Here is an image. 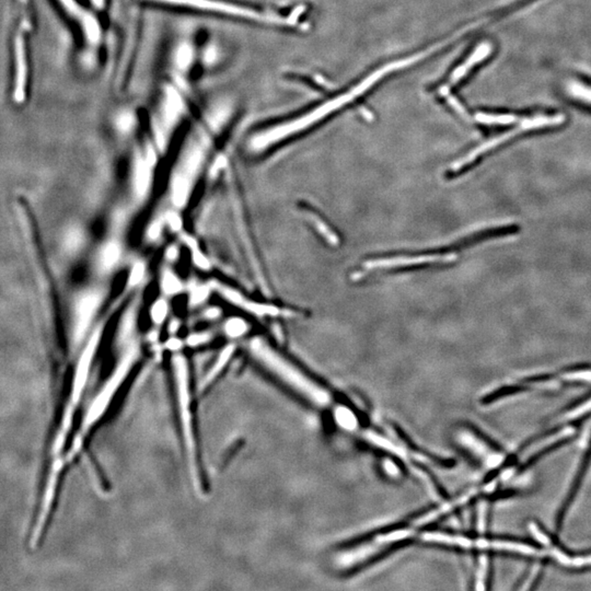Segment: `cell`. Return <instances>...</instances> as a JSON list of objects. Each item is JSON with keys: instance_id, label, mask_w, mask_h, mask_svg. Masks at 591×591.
<instances>
[{"instance_id": "cell-20", "label": "cell", "mask_w": 591, "mask_h": 591, "mask_svg": "<svg viewBox=\"0 0 591 591\" xmlns=\"http://www.w3.org/2000/svg\"><path fill=\"white\" fill-rule=\"evenodd\" d=\"M135 319H136V312H135L134 308H131L126 312L123 320H122L121 329H120V337L122 340H126L133 332L134 327H135Z\"/></svg>"}, {"instance_id": "cell-32", "label": "cell", "mask_w": 591, "mask_h": 591, "mask_svg": "<svg viewBox=\"0 0 591 591\" xmlns=\"http://www.w3.org/2000/svg\"><path fill=\"white\" fill-rule=\"evenodd\" d=\"M383 468H385V472H387L389 476H397L399 474L398 467L395 466L392 461H385V462H383Z\"/></svg>"}, {"instance_id": "cell-15", "label": "cell", "mask_w": 591, "mask_h": 591, "mask_svg": "<svg viewBox=\"0 0 591 591\" xmlns=\"http://www.w3.org/2000/svg\"><path fill=\"white\" fill-rule=\"evenodd\" d=\"M476 121L486 124V125H511V124L520 121L518 116L506 113H478L476 114Z\"/></svg>"}, {"instance_id": "cell-6", "label": "cell", "mask_w": 591, "mask_h": 591, "mask_svg": "<svg viewBox=\"0 0 591 591\" xmlns=\"http://www.w3.org/2000/svg\"><path fill=\"white\" fill-rule=\"evenodd\" d=\"M201 164V151L192 150L174 174L171 183V197L176 206L183 207L187 204Z\"/></svg>"}, {"instance_id": "cell-28", "label": "cell", "mask_w": 591, "mask_h": 591, "mask_svg": "<svg viewBox=\"0 0 591 591\" xmlns=\"http://www.w3.org/2000/svg\"><path fill=\"white\" fill-rule=\"evenodd\" d=\"M208 297V290L206 287H199L192 292V302L193 304H201Z\"/></svg>"}, {"instance_id": "cell-29", "label": "cell", "mask_w": 591, "mask_h": 591, "mask_svg": "<svg viewBox=\"0 0 591 591\" xmlns=\"http://www.w3.org/2000/svg\"><path fill=\"white\" fill-rule=\"evenodd\" d=\"M166 222H168L169 226L171 227L172 229L178 230L181 229L182 227V220L180 218L179 215L176 214V213H169L166 215Z\"/></svg>"}, {"instance_id": "cell-12", "label": "cell", "mask_w": 591, "mask_h": 591, "mask_svg": "<svg viewBox=\"0 0 591 591\" xmlns=\"http://www.w3.org/2000/svg\"><path fill=\"white\" fill-rule=\"evenodd\" d=\"M553 546L554 556L555 559L567 567H577V569H583V567H591V552L586 554H581V555H573L569 554L567 550L560 548L557 542L554 540L551 544Z\"/></svg>"}, {"instance_id": "cell-25", "label": "cell", "mask_w": 591, "mask_h": 591, "mask_svg": "<svg viewBox=\"0 0 591 591\" xmlns=\"http://www.w3.org/2000/svg\"><path fill=\"white\" fill-rule=\"evenodd\" d=\"M143 275H145V265L141 262L134 265L131 269V274H129V285L131 287L136 286L143 280Z\"/></svg>"}, {"instance_id": "cell-18", "label": "cell", "mask_w": 591, "mask_h": 591, "mask_svg": "<svg viewBox=\"0 0 591 591\" xmlns=\"http://www.w3.org/2000/svg\"><path fill=\"white\" fill-rule=\"evenodd\" d=\"M232 354H234V348H232V345H229L228 348H225V350H222V353L220 354V356H219L218 359H217L214 367H213L212 370L209 371L207 378H205V383H211V380L214 379V378L218 375L219 371H220V370L226 366L227 362H228V360L230 359Z\"/></svg>"}, {"instance_id": "cell-13", "label": "cell", "mask_w": 591, "mask_h": 591, "mask_svg": "<svg viewBox=\"0 0 591 591\" xmlns=\"http://www.w3.org/2000/svg\"><path fill=\"white\" fill-rule=\"evenodd\" d=\"M151 162L149 160H138L134 170V190L137 197L146 195L151 182Z\"/></svg>"}, {"instance_id": "cell-17", "label": "cell", "mask_w": 591, "mask_h": 591, "mask_svg": "<svg viewBox=\"0 0 591 591\" xmlns=\"http://www.w3.org/2000/svg\"><path fill=\"white\" fill-rule=\"evenodd\" d=\"M337 424L344 429L354 430L358 427V420L350 408L339 406L334 412Z\"/></svg>"}, {"instance_id": "cell-2", "label": "cell", "mask_w": 591, "mask_h": 591, "mask_svg": "<svg viewBox=\"0 0 591 591\" xmlns=\"http://www.w3.org/2000/svg\"><path fill=\"white\" fill-rule=\"evenodd\" d=\"M174 381H176V400L179 406L180 422H181L182 439L185 453L189 459L190 473L194 485L199 490L203 488V473H201V458L197 446V428L194 420L193 394H192L190 371L187 362L182 355L173 357Z\"/></svg>"}, {"instance_id": "cell-24", "label": "cell", "mask_w": 591, "mask_h": 591, "mask_svg": "<svg viewBox=\"0 0 591 591\" xmlns=\"http://www.w3.org/2000/svg\"><path fill=\"white\" fill-rule=\"evenodd\" d=\"M525 390H527V387H520V385L505 387H503V389H501V390L496 391V392L492 393V394L486 397L484 402H491V401L497 400V399L501 398V397H506V395L509 394H515V393L522 392V391Z\"/></svg>"}, {"instance_id": "cell-9", "label": "cell", "mask_w": 591, "mask_h": 591, "mask_svg": "<svg viewBox=\"0 0 591 591\" xmlns=\"http://www.w3.org/2000/svg\"><path fill=\"white\" fill-rule=\"evenodd\" d=\"M453 255H423L414 257H394V259H376L366 263L367 269H394V267L410 266V265L424 264V263H437V262L451 261Z\"/></svg>"}, {"instance_id": "cell-14", "label": "cell", "mask_w": 591, "mask_h": 591, "mask_svg": "<svg viewBox=\"0 0 591 591\" xmlns=\"http://www.w3.org/2000/svg\"><path fill=\"white\" fill-rule=\"evenodd\" d=\"M121 257V247L118 242H108L101 250L99 255V267L104 272L111 271Z\"/></svg>"}, {"instance_id": "cell-3", "label": "cell", "mask_w": 591, "mask_h": 591, "mask_svg": "<svg viewBox=\"0 0 591 591\" xmlns=\"http://www.w3.org/2000/svg\"><path fill=\"white\" fill-rule=\"evenodd\" d=\"M394 71H397L395 63L389 64V65L385 66L383 69L371 73L368 78L362 81L358 86L348 91V94H343V96L339 97V98L323 104V106L315 108V111L307 114L304 118H300L299 120H296V121L283 124V125L277 126L274 129H269V131L259 134L255 138L252 139V148L255 149V150H261V149L271 146L272 143L286 138V137L290 136L292 134L297 133V131H301V129H307L308 126L319 121L323 116L330 114L331 112L334 111L336 108H341V106H345L346 104H350V101L364 94L370 87H373L375 83H377L379 79L383 78V76Z\"/></svg>"}, {"instance_id": "cell-10", "label": "cell", "mask_w": 591, "mask_h": 591, "mask_svg": "<svg viewBox=\"0 0 591 591\" xmlns=\"http://www.w3.org/2000/svg\"><path fill=\"white\" fill-rule=\"evenodd\" d=\"M590 462L591 441L590 443H589L588 450H587L586 453H585L584 459L581 461V467H579L578 471H577L576 478H574V482L573 484H571V490H569V495H567V499H565L563 505H562L561 509H560L559 515H557V519H556V527H557V530H561L564 518L567 516V511H569L571 503H573L574 499L576 497L577 492H578L579 487H581V482L584 480L585 474H586L587 470H588V467L589 464H590Z\"/></svg>"}, {"instance_id": "cell-4", "label": "cell", "mask_w": 591, "mask_h": 591, "mask_svg": "<svg viewBox=\"0 0 591 591\" xmlns=\"http://www.w3.org/2000/svg\"><path fill=\"white\" fill-rule=\"evenodd\" d=\"M250 348L255 357L263 362L277 377L312 403L325 406L331 402L330 394L327 391L312 383L307 376L300 373L297 368L290 365V362L280 357V355L275 353L263 341L255 339L250 344Z\"/></svg>"}, {"instance_id": "cell-31", "label": "cell", "mask_w": 591, "mask_h": 591, "mask_svg": "<svg viewBox=\"0 0 591 591\" xmlns=\"http://www.w3.org/2000/svg\"><path fill=\"white\" fill-rule=\"evenodd\" d=\"M162 234V224L159 222H154V224L151 225L150 228L148 230V236L150 239L155 240L158 238Z\"/></svg>"}, {"instance_id": "cell-1", "label": "cell", "mask_w": 591, "mask_h": 591, "mask_svg": "<svg viewBox=\"0 0 591 591\" xmlns=\"http://www.w3.org/2000/svg\"><path fill=\"white\" fill-rule=\"evenodd\" d=\"M137 358H138V350L136 346H131L124 355L116 369L114 370L111 377L108 378L106 385L99 391L94 400L83 413V418L76 426L73 439L66 455L67 468H71V464L79 458V455L83 453L85 447L88 443L89 438L98 428L101 420L106 418L108 408L113 404L116 394L121 391L126 378L129 377L134 364L137 362Z\"/></svg>"}, {"instance_id": "cell-5", "label": "cell", "mask_w": 591, "mask_h": 591, "mask_svg": "<svg viewBox=\"0 0 591 591\" xmlns=\"http://www.w3.org/2000/svg\"><path fill=\"white\" fill-rule=\"evenodd\" d=\"M159 3H170V5L181 6V7L191 8L197 10L212 11V13H222V15H232L238 18L252 19V20L264 21V22L277 23V24H287L294 23L292 19H283L276 15H265L250 8L241 7L234 3H225L219 0H154Z\"/></svg>"}, {"instance_id": "cell-8", "label": "cell", "mask_w": 591, "mask_h": 591, "mask_svg": "<svg viewBox=\"0 0 591 591\" xmlns=\"http://www.w3.org/2000/svg\"><path fill=\"white\" fill-rule=\"evenodd\" d=\"M216 290L220 292L222 296H224L230 304L238 306L242 309L247 310V311L255 313L257 315H276L280 313L278 308L273 307V306L263 305V304H257V302L251 301L243 297L240 292L232 290L229 287L224 286V285L216 284Z\"/></svg>"}, {"instance_id": "cell-21", "label": "cell", "mask_w": 591, "mask_h": 591, "mask_svg": "<svg viewBox=\"0 0 591 591\" xmlns=\"http://www.w3.org/2000/svg\"><path fill=\"white\" fill-rule=\"evenodd\" d=\"M182 284L179 278L172 272H166L162 277V290L166 294H176L181 290Z\"/></svg>"}, {"instance_id": "cell-30", "label": "cell", "mask_w": 591, "mask_h": 591, "mask_svg": "<svg viewBox=\"0 0 591 591\" xmlns=\"http://www.w3.org/2000/svg\"><path fill=\"white\" fill-rule=\"evenodd\" d=\"M211 339V335L208 333H201V334H194L190 336L189 342L192 346H197V345L201 344V343L207 342Z\"/></svg>"}, {"instance_id": "cell-7", "label": "cell", "mask_w": 591, "mask_h": 591, "mask_svg": "<svg viewBox=\"0 0 591 591\" xmlns=\"http://www.w3.org/2000/svg\"><path fill=\"white\" fill-rule=\"evenodd\" d=\"M102 297L100 292H91L85 294L78 301L76 308L75 327H73V339L77 342L83 339L88 331L89 327L99 307H100Z\"/></svg>"}, {"instance_id": "cell-19", "label": "cell", "mask_w": 591, "mask_h": 591, "mask_svg": "<svg viewBox=\"0 0 591 591\" xmlns=\"http://www.w3.org/2000/svg\"><path fill=\"white\" fill-rule=\"evenodd\" d=\"M225 331L230 337L236 339V337L241 336L247 332L248 325L240 318H232V319L228 320L225 325Z\"/></svg>"}, {"instance_id": "cell-34", "label": "cell", "mask_w": 591, "mask_h": 591, "mask_svg": "<svg viewBox=\"0 0 591 591\" xmlns=\"http://www.w3.org/2000/svg\"><path fill=\"white\" fill-rule=\"evenodd\" d=\"M168 259H174L176 257H178V250L176 248L172 247L168 250Z\"/></svg>"}, {"instance_id": "cell-27", "label": "cell", "mask_w": 591, "mask_h": 591, "mask_svg": "<svg viewBox=\"0 0 591 591\" xmlns=\"http://www.w3.org/2000/svg\"><path fill=\"white\" fill-rule=\"evenodd\" d=\"M190 245H191L192 249H193L194 262H195V263H197L201 269H208V261H207L206 257H205L204 255H201V252H199V248H197L194 243H190Z\"/></svg>"}, {"instance_id": "cell-26", "label": "cell", "mask_w": 591, "mask_h": 591, "mask_svg": "<svg viewBox=\"0 0 591 591\" xmlns=\"http://www.w3.org/2000/svg\"><path fill=\"white\" fill-rule=\"evenodd\" d=\"M478 565H480L478 571V581L476 584H484L486 576L488 575V560L485 555L480 556V560H478Z\"/></svg>"}, {"instance_id": "cell-16", "label": "cell", "mask_w": 591, "mask_h": 591, "mask_svg": "<svg viewBox=\"0 0 591 591\" xmlns=\"http://www.w3.org/2000/svg\"><path fill=\"white\" fill-rule=\"evenodd\" d=\"M567 94L571 98L591 106V86H587L585 83H578V81H571L567 85Z\"/></svg>"}, {"instance_id": "cell-11", "label": "cell", "mask_w": 591, "mask_h": 591, "mask_svg": "<svg viewBox=\"0 0 591 591\" xmlns=\"http://www.w3.org/2000/svg\"><path fill=\"white\" fill-rule=\"evenodd\" d=\"M491 53V44H480V45L474 50V53L471 55V57H469L468 61L463 64L462 66H460L458 69H455V73H453V76H451L450 85H449V87H450L451 85H455V83H458V81L462 78L463 76L467 75V73L472 69L473 66L480 63V62L485 59V58Z\"/></svg>"}, {"instance_id": "cell-33", "label": "cell", "mask_w": 591, "mask_h": 591, "mask_svg": "<svg viewBox=\"0 0 591 591\" xmlns=\"http://www.w3.org/2000/svg\"><path fill=\"white\" fill-rule=\"evenodd\" d=\"M591 410V400L587 401L584 405H581V408H577L576 412H573V415L579 416L583 414V413L589 412Z\"/></svg>"}, {"instance_id": "cell-35", "label": "cell", "mask_w": 591, "mask_h": 591, "mask_svg": "<svg viewBox=\"0 0 591 591\" xmlns=\"http://www.w3.org/2000/svg\"><path fill=\"white\" fill-rule=\"evenodd\" d=\"M218 315V309H209L208 311L206 312V317L211 318V319H214V318H216Z\"/></svg>"}, {"instance_id": "cell-23", "label": "cell", "mask_w": 591, "mask_h": 591, "mask_svg": "<svg viewBox=\"0 0 591 591\" xmlns=\"http://www.w3.org/2000/svg\"><path fill=\"white\" fill-rule=\"evenodd\" d=\"M151 319L157 325H162L166 320V315H168V305L164 300L160 299L155 302V305L151 308Z\"/></svg>"}, {"instance_id": "cell-22", "label": "cell", "mask_w": 591, "mask_h": 591, "mask_svg": "<svg viewBox=\"0 0 591 591\" xmlns=\"http://www.w3.org/2000/svg\"><path fill=\"white\" fill-rule=\"evenodd\" d=\"M564 378L567 380H575V381H591L590 367H571L564 373Z\"/></svg>"}]
</instances>
